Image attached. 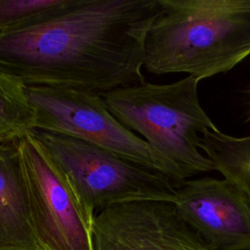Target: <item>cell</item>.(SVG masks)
Returning a JSON list of instances; mask_svg holds the SVG:
<instances>
[{
  "label": "cell",
  "instance_id": "cell-1",
  "mask_svg": "<svg viewBox=\"0 0 250 250\" xmlns=\"http://www.w3.org/2000/svg\"><path fill=\"white\" fill-rule=\"evenodd\" d=\"M160 0H78L36 25L0 33V70L25 86L102 95L142 84L146 33Z\"/></svg>",
  "mask_w": 250,
  "mask_h": 250
},
{
  "label": "cell",
  "instance_id": "cell-2",
  "mask_svg": "<svg viewBox=\"0 0 250 250\" xmlns=\"http://www.w3.org/2000/svg\"><path fill=\"white\" fill-rule=\"evenodd\" d=\"M144 66L153 74L198 79L230 70L250 55V0H160Z\"/></svg>",
  "mask_w": 250,
  "mask_h": 250
},
{
  "label": "cell",
  "instance_id": "cell-3",
  "mask_svg": "<svg viewBox=\"0 0 250 250\" xmlns=\"http://www.w3.org/2000/svg\"><path fill=\"white\" fill-rule=\"evenodd\" d=\"M199 81L188 75L170 84L144 82L101 95L114 117L141 134L184 180L215 170L198 149V140L206 131L219 130L199 104Z\"/></svg>",
  "mask_w": 250,
  "mask_h": 250
},
{
  "label": "cell",
  "instance_id": "cell-4",
  "mask_svg": "<svg viewBox=\"0 0 250 250\" xmlns=\"http://www.w3.org/2000/svg\"><path fill=\"white\" fill-rule=\"evenodd\" d=\"M34 112L33 130L67 136L113 151L168 177L177 187L181 173L143 139L122 125L101 95L70 88L26 86Z\"/></svg>",
  "mask_w": 250,
  "mask_h": 250
},
{
  "label": "cell",
  "instance_id": "cell-5",
  "mask_svg": "<svg viewBox=\"0 0 250 250\" xmlns=\"http://www.w3.org/2000/svg\"><path fill=\"white\" fill-rule=\"evenodd\" d=\"M33 132L64 169L94 214L119 203L176 200L177 186L161 173L78 139Z\"/></svg>",
  "mask_w": 250,
  "mask_h": 250
},
{
  "label": "cell",
  "instance_id": "cell-6",
  "mask_svg": "<svg viewBox=\"0 0 250 250\" xmlns=\"http://www.w3.org/2000/svg\"><path fill=\"white\" fill-rule=\"evenodd\" d=\"M31 222L42 250H93L96 214L33 131L17 140Z\"/></svg>",
  "mask_w": 250,
  "mask_h": 250
},
{
  "label": "cell",
  "instance_id": "cell-7",
  "mask_svg": "<svg viewBox=\"0 0 250 250\" xmlns=\"http://www.w3.org/2000/svg\"><path fill=\"white\" fill-rule=\"evenodd\" d=\"M92 233L93 250H210L172 201L107 207L95 215Z\"/></svg>",
  "mask_w": 250,
  "mask_h": 250
},
{
  "label": "cell",
  "instance_id": "cell-8",
  "mask_svg": "<svg viewBox=\"0 0 250 250\" xmlns=\"http://www.w3.org/2000/svg\"><path fill=\"white\" fill-rule=\"evenodd\" d=\"M174 203L210 250H250V195L234 182L185 180Z\"/></svg>",
  "mask_w": 250,
  "mask_h": 250
},
{
  "label": "cell",
  "instance_id": "cell-9",
  "mask_svg": "<svg viewBox=\"0 0 250 250\" xmlns=\"http://www.w3.org/2000/svg\"><path fill=\"white\" fill-rule=\"evenodd\" d=\"M0 250H42L32 227L17 140L0 143Z\"/></svg>",
  "mask_w": 250,
  "mask_h": 250
},
{
  "label": "cell",
  "instance_id": "cell-10",
  "mask_svg": "<svg viewBox=\"0 0 250 250\" xmlns=\"http://www.w3.org/2000/svg\"><path fill=\"white\" fill-rule=\"evenodd\" d=\"M198 146L214 163L215 170L250 195V136L237 138L218 131H206Z\"/></svg>",
  "mask_w": 250,
  "mask_h": 250
},
{
  "label": "cell",
  "instance_id": "cell-11",
  "mask_svg": "<svg viewBox=\"0 0 250 250\" xmlns=\"http://www.w3.org/2000/svg\"><path fill=\"white\" fill-rule=\"evenodd\" d=\"M34 112L26 86L0 70V143L15 141L33 131Z\"/></svg>",
  "mask_w": 250,
  "mask_h": 250
},
{
  "label": "cell",
  "instance_id": "cell-12",
  "mask_svg": "<svg viewBox=\"0 0 250 250\" xmlns=\"http://www.w3.org/2000/svg\"><path fill=\"white\" fill-rule=\"evenodd\" d=\"M77 2L78 0H0V33L46 21Z\"/></svg>",
  "mask_w": 250,
  "mask_h": 250
},
{
  "label": "cell",
  "instance_id": "cell-13",
  "mask_svg": "<svg viewBox=\"0 0 250 250\" xmlns=\"http://www.w3.org/2000/svg\"><path fill=\"white\" fill-rule=\"evenodd\" d=\"M249 118H250V115H249Z\"/></svg>",
  "mask_w": 250,
  "mask_h": 250
}]
</instances>
